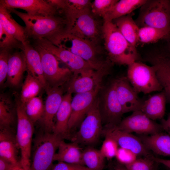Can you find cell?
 Masks as SVG:
<instances>
[{
	"instance_id": "6da1fadb",
	"label": "cell",
	"mask_w": 170,
	"mask_h": 170,
	"mask_svg": "<svg viewBox=\"0 0 170 170\" xmlns=\"http://www.w3.org/2000/svg\"><path fill=\"white\" fill-rule=\"evenodd\" d=\"M8 9L24 21L28 39L32 38L35 40L45 39L55 44L62 36L68 32L67 21L61 15H31L15 9Z\"/></svg>"
},
{
	"instance_id": "7a4b0ae2",
	"label": "cell",
	"mask_w": 170,
	"mask_h": 170,
	"mask_svg": "<svg viewBox=\"0 0 170 170\" xmlns=\"http://www.w3.org/2000/svg\"><path fill=\"white\" fill-rule=\"evenodd\" d=\"M103 38L105 49L112 63L128 65L137 61L136 47L128 42L113 21L104 23Z\"/></svg>"
},
{
	"instance_id": "3957f363",
	"label": "cell",
	"mask_w": 170,
	"mask_h": 170,
	"mask_svg": "<svg viewBox=\"0 0 170 170\" xmlns=\"http://www.w3.org/2000/svg\"><path fill=\"white\" fill-rule=\"evenodd\" d=\"M62 140L53 133L41 129L33 141L29 170H51L54 156Z\"/></svg>"
},
{
	"instance_id": "277c9868",
	"label": "cell",
	"mask_w": 170,
	"mask_h": 170,
	"mask_svg": "<svg viewBox=\"0 0 170 170\" xmlns=\"http://www.w3.org/2000/svg\"><path fill=\"white\" fill-rule=\"evenodd\" d=\"M55 45L67 50L81 57L97 70L109 60L102 58L103 51L97 45L69 33L62 36Z\"/></svg>"
},
{
	"instance_id": "5b68a950",
	"label": "cell",
	"mask_w": 170,
	"mask_h": 170,
	"mask_svg": "<svg viewBox=\"0 0 170 170\" xmlns=\"http://www.w3.org/2000/svg\"><path fill=\"white\" fill-rule=\"evenodd\" d=\"M15 106L17 120L15 135L20 152V163L24 170H29L34 124L26 113L20 99L16 101Z\"/></svg>"
},
{
	"instance_id": "8992f818",
	"label": "cell",
	"mask_w": 170,
	"mask_h": 170,
	"mask_svg": "<svg viewBox=\"0 0 170 170\" xmlns=\"http://www.w3.org/2000/svg\"><path fill=\"white\" fill-rule=\"evenodd\" d=\"M136 22L139 27L170 30V1L147 0L141 7Z\"/></svg>"
},
{
	"instance_id": "52a82bcc",
	"label": "cell",
	"mask_w": 170,
	"mask_h": 170,
	"mask_svg": "<svg viewBox=\"0 0 170 170\" xmlns=\"http://www.w3.org/2000/svg\"><path fill=\"white\" fill-rule=\"evenodd\" d=\"M102 122L97 97L80 124L79 130L72 135L71 140L77 144L90 146L98 141L102 134Z\"/></svg>"
},
{
	"instance_id": "ba28073f",
	"label": "cell",
	"mask_w": 170,
	"mask_h": 170,
	"mask_svg": "<svg viewBox=\"0 0 170 170\" xmlns=\"http://www.w3.org/2000/svg\"><path fill=\"white\" fill-rule=\"evenodd\" d=\"M128 66L126 77L138 94H147L163 89L154 66L137 61Z\"/></svg>"
},
{
	"instance_id": "9c48e42d",
	"label": "cell",
	"mask_w": 170,
	"mask_h": 170,
	"mask_svg": "<svg viewBox=\"0 0 170 170\" xmlns=\"http://www.w3.org/2000/svg\"><path fill=\"white\" fill-rule=\"evenodd\" d=\"M99 17L94 15L89 9L82 13L77 18L67 33L97 45L103 38L102 22Z\"/></svg>"
},
{
	"instance_id": "30bf717a",
	"label": "cell",
	"mask_w": 170,
	"mask_h": 170,
	"mask_svg": "<svg viewBox=\"0 0 170 170\" xmlns=\"http://www.w3.org/2000/svg\"><path fill=\"white\" fill-rule=\"evenodd\" d=\"M33 45L40 54L44 74L49 89L60 87L71 79L73 73L70 69L60 67L59 61L46 50Z\"/></svg>"
},
{
	"instance_id": "8fae6325",
	"label": "cell",
	"mask_w": 170,
	"mask_h": 170,
	"mask_svg": "<svg viewBox=\"0 0 170 170\" xmlns=\"http://www.w3.org/2000/svg\"><path fill=\"white\" fill-rule=\"evenodd\" d=\"M112 63L109 60L98 70H90L73 76L68 82L67 93L76 94L89 92L101 86L103 78L110 72Z\"/></svg>"
},
{
	"instance_id": "7c38bea8",
	"label": "cell",
	"mask_w": 170,
	"mask_h": 170,
	"mask_svg": "<svg viewBox=\"0 0 170 170\" xmlns=\"http://www.w3.org/2000/svg\"><path fill=\"white\" fill-rule=\"evenodd\" d=\"M34 42V45L46 50L59 61L64 63L72 72L73 76H77L90 70H96L81 57L67 50L55 45L46 39L35 40Z\"/></svg>"
},
{
	"instance_id": "4fadbf2b",
	"label": "cell",
	"mask_w": 170,
	"mask_h": 170,
	"mask_svg": "<svg viewBox=\"0 0 170 170\" xmlns=\"http://www.w3.org/2000/svg\"><path fill=\"white\" fill-rule=\"evenodd\" d=\"M99 110L105 126H117L121 121L124 113L117 98L114 80L104 92L101 101L99 99Z\"/></svg>"
},
{
	"instance_id": "5bb4252c",
	"label": "cell",
	"mask_w": 170,
	"mask_h": 170,
	"mask_svg": "<svg viewBox=\"0 0 170 170\" xmlns=\"http://www.w3.org/2000/svg\"><path fill=\"white\" fill-rule=\"evenodd\" d=\"M117 127L127 132L142 135L154 134L163 130L161 124L149 118L140 110L133 112L122 120Z\"/></svg>"
},
{
	"instance_id": "9a60e30c",
	"label": "cell",
	"mask_w": 170,
	"mask_h": 170,
	"mask_svg": "<svg viewBox=\"0 0 170 170\" xmlns=\"http://www.w3.org/2000/svg\"><path fill=\"white\" fill-rule=\"evenodd\" d=\"M102 134L105 137L112 138L119 147L129 150L138 156H153L139 137L120 129L117 126H105L103 128Z\"/></svg>"
},
{
	"instance_id": "2e32d148",
	"label": "cell",
	"mask_w": 170,
	"mask_h": 170,
	"mask_svg": "<svg viewBox=\"0 0 170 170\" xmlns=\"http://www.w3.org/2000/svg\"><path fill=\"white\" fill-rule=\"evenodd\" d=\"M100 88V86L91 91L76 94L72 98L68 124L70 132L81 124L97 97Z\"/></svg>"
},
{
	"instance_id": "e0dca14e",
	"label": "cell",
	"mask_w": 170,
	"mask_h": 170,
	"mask_svg": "<svg viewBox=\"0 0 170 170\" xmlns=\"http://www.w3.org/2000/svg\"><path fill=\"white\" fill-rule=\"evenodd\" d=\"M0 5L7 9L19 8L31 15L52 16L60 14L59 10L44 0H0Z\"/></svg>"
},
{
	"instance_id": "ac0fdd59",
	"label": "cell",
	"mask_w": 170,
	"mask_h": 170,
	"mask_svg": "<svg viewBox=\"0 0 170 170\" xmlns=\"http://www.w3.org/2000/svg\"><path fill=\"white\" fill-rule=\"evenodd\" d=\"M117 98L124 114L140 110L143 103L127 77L114 80Z\"/></svg>"
},
{
	"instance_id": "d6986e66",
	"label": "cell",
	"mask_w": 170,
	"mask_h": 170,
	"mask_svg": "<svg viewBox=\"0 0 170 170\" xmlns=\"http://www.w3.org/2000/svg\"><path fill=\"white\" fill-rule=\"evenodd\" d=\"M46 92L47 95L44 114L40 121L42 130L45 132L52 133L54 118L62 102L63 92L60 87L51 88Z\"/></svg>"
},
{
	"instance_id": "ffe728a7",
	"label": "cell",
	"mask_w": 170,
	"mask_h": 170,
	"mask_svg": "<svg viewBox=\"0 0 170 170\" xmlns=\"http://www.w3.org/2000/svg\"><path fill=\"white\" fill-rule=\"evenodd\" d=\"M146 61L155 69L158 80L170 104V57L161 54L148 55Z\"/></svg>"
},
{
	"instance_id": "44dd1931",
	"label": "cell",
	"mask_w": 170,
	"mask_h": 170,
	"mask_svg": "<svg viewBox=\"0 0 170 170\" xmlns=\"http://www.w3.org/2000/svg\"><path fill=\"white\" fill-rule=\"evenodd\" d=\"M72 94L67 93L63 96L56 114L52 133L61 138L71 140V136L68 129V122L71 113Z\"/></svg>"
},
{
	"instance_id": "7402d4cb",
	"label": "cell",
	"mask_w": 170,
	"mask_h": 170,
	"mask_svg": "<svg viewBox=\"0 0 170 170\" xmlns=\"http://www.w3.org/2000/svg\"><path fill=\"white\" fill-rule=\"evenodd\" d=\"M20 49L25 57L27 71L40 82L43 89L47 92L49 89L44 74L41 57L38 52L30 43L29 41L22 44Z\"/></svg>"
},
{
	"instance_id": "603a6c76",
	"label": "cell",
	"mask_w": 170,
	"mask_h": 170,
	"mask_svg": "<svg viewBox=\"0 0 170 170\" xmlns=\"http://www.w3.org/2000/svg\"><path fill=\"white\" fill-rule=\"evenodd\" d=\"M19 149L11 128H0V157L14 165L20 162L18 158Z\"/></svg>"
},
{
	"instance_id": "cb8c5ba5",
	"label": "cell",
	"mask_w": 170,
	"mask_h": 170,
	"mask_svg": "<svg viewBox=\"0 0 170 170\" xmlns=\"http://www.w3.org/2000/svg\"><path fill=\"white\" fill-rule=\"evenodd\" d=\"M27 70L26 59L22 51L10 54L8 61L6 82L11 87L18 86Z\"/></svg>"
},
{
	"instance_id": "d4e9b609",
	"label": "cell",
	"mask_w": 170,
	"mask_h": 170,
	"mask_svg": "<svg viewBox=\"0 0 170 170\" xmlns=\"http://www.w3.org/2000/svg\"><path fill=\"white\" fill-rule=\"evenodd\" d=\"M54 158V161L84 166L82 151L78 144L74 142L67 143L61 141Z\"/></svg>"
},
{
	"instance_id": "484cf974",
	"label": "cell",
	"mask_w": 170,
	"mask_h": 170,
	"mask_svg": "<svg viewBox=\"0 0 170 170\" xmlns=\"http://www.w3.org/2000/svg\"><path fill=\"white\" fill-rule=\"evenodd\" d=\"M167 99L163 91L143 101L140 110L151 119H162L165 112Z\"/></svg>"
},
{
	"instance_id": "4316f807",
	"label": "cell",
	"mask_w": 170,
	"mask_h": 170,
	"mask_svg": "<svg viewBox=\"0 0 170 170\" xmlns=\"http://www.w3.org/2000/svg\"><path fill=\"white\" fill-rule=\"evenodd\" d=\"M139 138L150 151L164 156H170V136L162 132L150 135H141Z\"/></svg>"
},
{
	"instance_id": "83f0119b",
	"label": "cell",
	"mask_w": 170,
	"mask_h": 170,
	"mask_svg": "<svg viewBox=\"0 0 170 170\" xmlns=\"http://www.w3.org/2000/svg\"><path fill=\"white\" fill-rule=\"evenodd\" d=\"M91 3L89 0H65L64 5L60 12L67 21L68 32L79 16L91 9Z\"/></svg>"
},
{
	"instance_id": "f1b7e54d",
	"label": "cell",
	"mask_w": 170,
	"mask_h": 170,
	"mask_svg": "<svg viewBox=\"0 0 170 170\" xmlns=\"http://www.w3.org/2000/svg\"><path fill=\"white\" fill-rule=\"evenodd\" d=\"M146 0H121L118 1L102 18L104 22L112 21L117 18L130 14L136 9L141 7Z\"/></svg>"
},
{
	"instance_id": "f546056e",
	"label": "cell",
	"mask_w": 170,
	"mask_h": 170,
	"mask_svg": "<svg viewBox=\"0 0 170 170\" xmlns=\"http://www.w3.org/2000/svg\"><path fill=\"white\" fill-rule=\"evenodd\" d=\"M0 24L8 32L13 35L22 44L29 41L25 27L19 24L13 18L8 10L1 5Z\"/></svg>"
},
{
	"instance_id": "4dcf8cb0",
	"label": "cell",
	"mask_w": 170,
	"mask_h": 170,
	"mask_svg": "<svg viewBox=\"0 0 170 170\" xmlns=\"http://www.w3.org/2000/svg\"><path fill=\"white\" fill-rule=\"evenodd\" d=\"M126 39L136 47L139 42V27L129 14L112 21Z\"/></svg>"
},
{
	"instance_id": "1f68e13d",
	"label": "cell",
	"mask_w": 170,
	"mask_h": 170,
	"mask_svg": "<svg viewBox=\"0 0 170 170\" xmlns=\"http://www.w3.org/2000/svg\"><path fill=\"white\" fill-rule=\"evenodd\" d=\"M27 74L22 85L20 100L22 104L37 96L42 89L43 86L36 78L27 71Z\"/></svg>"
},
{
	"instance_id": "d6a6232c",
	"label": "cell",
	"mask_w": 170,
	"mask_h": 170,
	"mask_svg": "<svg viewBox=\"0 0 170 170\" xmlns=\"http://www.w3.org/2000/svg\"><path fill=\"white\" fill-rule=\"evenodd\" d=\"M14 107L10 98L1 94L0 96V128H11L14 121Z\"/></svg>"
},
{
	"instance_id": "836d02e7",
	"label": "cell",
	"mask_w": 170,
	"mask_h": 170,
	"mask_svg": "<svg viewBox=\"0 0 170 170\" xmlns=\"http://www.w3.org/2000/svg\"><path fill=\"white\" fill-rule=\"evenodd\" d=\"M84 166L90 170H102L105 165V157L100 150L89 146L82 150Z\"/></svg>"
},
{
	"instance_id": "e575fe53",
	"label": "cell",
	"mask_w": 170,
	"mask_h": 170,
	"mask_svg": "<svg viewBox=\"0 0 170 170\" xmlns=\"http://www.w3.org/2000/svg\"><path fill=\"white\" fill-rule=\"evenodd\" d=\"M170 30H164L155 27L145 26L139 27V42L147 44L156 42L168 37Z\"/></svg>"
},
{
	"instance_id": "d590c367",
	"label": "cell",
	"mask_w": 170,
	"mask_h": 170,
	"mask_svg": "<svg viewBox=\"0 0 170 170\" xmlns=\"http://www.w3.org/2000/svg\"><path fill=\"white\" fill-rule=\"evenodd\" d=\"M22 104L26 113L34 124L40 121L44 110V104L41 97L36 96Z\"/></svg>"
},
{
	"instance_id": "8d00e7d4",
	"label": "cell",
	"mask_w": 170,
	"mask_h": 170,
	"mask_svg": "<svg viewBox=\"0 0 170 170\" xmlns=\"http://www.w3.org/2000/svg\"><path fill=\"white\" fill-rule=\"evenodd\" d=\"M152 156L137 158L131 163L125 166L128 170H157L158 163Z\"/></svg>"
},
{
	"instance_id": "74e56055",
	"label": "cell",
	"mask_w": 170,
	"mask_h": 170,
	"mask_svg": "<svg viewBox=\"0 0 170 170\" xmlns=\"http://www.w3.org/2000/svg\"><path fill=\"white\" fill-rule=\"evenodd\" d=\"M22 43L8 32L0 24V49L11 50L13 48L20 49Z\"/></svg>"
},
{
	"instance_id": "f35d334b",
	"label": "cell",
	"mask_w": 170,
	"mask_h": 170,
	"mask_svg": "<svg viewBox=\"0 0 170 170\" xmlns=\"http://www.w3.org/2000/svg\"><path fill=\"white\" fill-rule=\"evenodd\" d=\"M117 0H94L92 2L91 10L95 16L102 18L116 2Z\"/></svg>"
},
{
	"instance_id": "ab89813d",
	"label": "cell",
	"mask_w": 170,
	"mask_h": 170,
	"mask_svg": "<svg viewBox=\"0 0 170 170\" xmlns=\"http://www.w3.org/2000/svg\"><path fill=\"white\" fill-rule=\"evenodd\" d=\"M119 146L112 138L105 136L100 150L105 158L110 160L115 157Z\"/></svg>"
},
{
	"instance_id": "60d3db41",
	"label": "cell",
	"mask_w": 170,
	"mask_h": 170,
	"mask_svg": "<svg viewBox=\"0 0 170 170\" xmlns=\"http://www.w3.org/2000/svg\"><path fill=\"white\" fill-rule=\"evenodd\" d=\"M138 156L131 150L119 147L115 157L119 163L126 166L134 161Z\"/></svg>"
},
{
	"instance_id": "b9f144b4",
	"label": "cell",
	"mask_w": 170,
	"mask_h": 170,
	"mask_svg": "<svg viewBox=\"0 0 170 170\" xmlns=\"http://www.w3.org/2000/svg\"><path fill=\"white\" fill-rule=\"evenodd\" d=\"M11 50L0 49V84L3 85L6 80L8 61Z\"/></svg>"
},
{
	"instance_id": "7bdbcfd3",
	"label": "cell",
	"mask_w": 170,
	"mask_h": 170,
	"mask_svg": "<svg viewBox=\"0 0 170 170\" xmlns=\"http://www.w3.org/2000/svg\"><path fill=\"white\" fill-rule=\"evenodd\" d=\"M51 170H90L85 166L58 162Z\"/></svg>"
},
{
	"instance_id": "ee69618b",
	"label": "cell",
	"mask_w": 170,
	"mask_h": 170,
	"mask_svg": "<svg viewBox=\"0 0 170 170\" xmlns=\"http://www.w3.org/2000/svg\"><path fill=\"white\" fill-rule=\"evenodd\" d=\"M17 165H14L9 161L0 157V170H12Z\"/></svg>"
},
{
	"instance_id": "f6af8a7d",
	"label": "cell",
	"mask_w": 170,
	"mask_h": 170,
	"mask_svg": "<svg viewBox=\"0 0 170 170\" xmlns=\"http://www.w3.org/2000/svg\"><path fill=\"white\" fill-rule=\"evenodd\" d=\"M163 130L170 136V113L166 119H162L161 124Z\"/></svg>"
},
{
	"instance_id": "bcb514c9",
	"label": "cell",
	"mask_w": 170,
	"mask_h": 170,
	"mask_svg": "<svg viewBox=\"0 0 170 170\" xmlns=\"http://www.w3.org/2000/svg\"><path fill=\"white\" fill-rule=\"evenodd\" d=\"M154 160L158 163H160L170 169V159H165L153 156Z\"/></svg>"
},
{
	"instance_id": "7dc6e473",
	"label": "cell",
	"mask_w": 170,
	"mask_h": 170,
	"mask_svg": "<svg viewBox=\"0 0 170 170\" xmlns=\"http://www.w3.org/2000/svg\"><path fill=\"white\" fill-rule=\"evenodd\" d=\"M112 170H128L126 167L119 163L116 165L113 168Z\"/></svg>"
},
{
	"instance_id": "c3c4849f",
	"label": "cell",
	"mask_w": 170,
	"mask_h": 170,
	"mask_svg": "<svg viewBox=\"0 0 170 170\" xmlns=\"http://www.w3.org/2000/svg\"><path fill=\"white\" fill-rule=\"evenodd\" d=\"M21 167L20 163L16 165L13 168L12 170H19L20 167Z\"/></svg>"
},
{
	"instance_id": "681fc988",
	"label": "cell",
	"mask_w": 170,
	"mask_h": 170,
	"mask_svg": "<svg viewBox=\"0 0 170 170\" xmlns=\"http://www.w3.org/2000/svg\"><path fill=\"white\" fill-rule=\"evenodd\" d=\"M19 170H24L22 167H20Z\"/></svg>"
},
{
	"instance_id": "f907efd6",
	"label": "cell",
	"mask_w": 170,
	"mask_h": 170,
	"mask_svg": "<svg viewBox=\"0 0 170 170\" xmlns=\"http://www.w3.org/2000/svg\"><path fill=\"white\" fill-rule=\"evenodd\" d=\"M109 170H112V168H110Z\"/></svg>"
},
{
	"instance_id": "816d5d0a",
	"label": "cell",
	"mask_w": 170,
	"mask_h": 170,
	"mask_svg": "<svg viewBox=\"0 0 170 170\" xmlns=\"http://www.w3.org/2000/svg\"></svg>"
}]
</instances>
